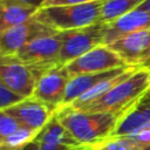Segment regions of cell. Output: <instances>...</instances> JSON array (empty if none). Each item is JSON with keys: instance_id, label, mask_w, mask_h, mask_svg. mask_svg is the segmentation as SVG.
<instances>
[{"instance_id": "1", "label": "cell", "mask_w": 150, "mask_h": 150, "mask_svg": "<svg viewBox=\"0 0 150 150\" xmlns=\"http://www.w3.org/2000/svg\"><path fill=\"white\" fill-rule=\"evenodd\" d=\"M56 116L76 142L93 145L112 135L122 115L108 111H82L61 108L57 109Z\"/></svg>"}, {"instance_id": "2", "label": "cell", "mask_w": 150, "mask_h": 150, "mask_svg": "<svg viewBox=\"0 0 150 150\" xmlns=\"http://www.w3.org/2000/svg\"><path fill=\"white\" fill-rule=\"evenodd\" d=\"M149 86L150 69L146 66L139 67L103 96L84 107L82 111H108L123 115L146 94Z\"/></svg>"}, {"instance_id": "3", "label": "cell", "mask_w": 150, "mask_h": 150, "mask_svg": "<svg viewBox=\"0 0 150 150\" xmlns=\"http://www.w3.org/2000/svg\"><path fill=\"white\" fill-rule=\"evenodd\" d=\"M103 0L79 4L42 6L34 18L54 32H67L100 22Z\"/></svg>"}, {"instance_id": "4", "label": "cell", "mask_w": 150, "mask_h": 150, "mask_svg": "<svg viewBox=\"0 0 150 150\" xmlns=\"http://www.w3.org/2000/svg\"><path fill=\"white\" fill-rule=\"evenodd\" d=\"M61 45L62 38L60 32L38 36L25 45L15 56L35 73L38 80L46 70L61 66L59 63Z\"/></svg>"}, {"instance_id": "5", "label": "cell", "mask_w": 150, "mask_h": 150, "mask_svg": "<svg viewBox=\"0 0 150 150\" xmlns=\"http://www.w3.org/2000/svg\"><path fill=\"white\" fill-rule=\"evenodd\" d=\"M107 23L96 22L94 25L67 32H60L62 45L59 56V63L64 66L77 59L93 48L103 45Z\"/></svg>"}, {"instance_id": "6", "label": "cell", "mask_w": 150, "mask_h": 150, "mask_svg": "<svg viewBox=\"0 0 150 150\" xmlns=\"http://www.w3.org/2000/svg\"><path fill=\"white\" fill-rule=\"evenodd\" d=\"M125 66L124 61L111 48L105 45H100L63 67L71 77L81 74L102 73Z\"/></svg>"}, {"instance_id": "7", "label": "cell", "mask_w": 150, "mask_h": 150, "mask_svg": "<svg viewBox=\"0 0 150 150\" xmlns=\"http://www.w3.org/2000/svg\"><path fill=\"white\" fill-rule=\"evenodd\" d=\"M0 81L11 90L26 98L33 95L36 75L15 55L0 54Z\"/></svg>"}, {"instance_id": "8", "label": "cell", "mask_w": 150, "mask_h": 150, "mask_svg": "<svg viewBox=\"0 0 150 150\" xmlns=\"http://www.w3.org/2000/svg\"><path fill=\"white\" fill-rule=\"evenodd\" d=\"M69 80L70 75L63 66L53 67L38 77L32 96L59 109L63 103Z\"/></svg>"}, {"instance_id": "9", "label": "cell", "mask_w": 150, "mask_h": 150, "mask_svg": "<svg viewBox=\"0 0 150 150\" xmlns=\"http://www.w3.org/2000/svg\"><path fill=\"white\" fill-rule=\"evenodd\" d=\"M130 67H143L150 61V29L128 34L108 45Z\"/></svg>"}, {"instance_id": "10", "label": "cell", "mask_w": 150, "mask_h": 150, "mask_svg": "<svg viewBox=\"0 0 150 150\" xmlns=\"http://www.w3.org/2000/svg\"><path fill=\"white\" fill-rule=\"evenodd\" d=\"M21 125L33 130H41L56 115L57 109L33 96L21 100L19 103L4 109Z\"/></svg>"}, {"instance_id": "11", "label": "cell", "mask_w": 150, "mask_h": 150, "mask_svg": "<svg viewBox=\"0 0 150 150\" xmlns=\"http://www.w3.org/2000/svg\"><path fill=\"white\" fill-rule=\"evenodd\" d=\"M56 33L35 19L0 32V54L15 55L25 45L38 36Z\"/></svg>"}, {"instance_id": "12", "label": "cell", "mask_w": 150, "mask_h": 150, "mask_svg": "<svg viewBox=\"0 0 150 150\" xmlns=\"http://www.w3.org/2000/svg\"><path fill=\"white\" fill-rule=\"evenodd\" d=\"M144 29H150V12L136 8L107 23L103 45L108 46L128 34Z\"/></svg>"}, {"instance_id": "13", "label": "cell", "mask_w": 150, "mask_h": 150, "mask_svg": "<svg viewBox=\"0 0 150 150\" xmlns=\"http://www.w3.org/2000/svg\"><path fill=\"white\" fill-rule=\"evenodd\" d=\"M150 122V96L145 94L120 118L111 136H129L145 128Z\"/></svg>"}, {"instance_id": "14", "label": "cell", "mask_w": 150, "mask_h": 150, "mask_svg": "<svg viewBox=\"0 0 150 150\" xmlns=\"http://www.w3.org/2000/svg\"><path fill=\"white\" fill-rule=\"evenodd\" d=\"M130 66H125V67H121V68H116V69H111V70H107L102 73H89V74H81V75L71 76L68 82L67 89H66L63 103L59 109L64 108L69 105L70 103H73L75 100H77L81 95H83L86 91H88L90 88H93L98 82L105 79L120 75L123 71H125Z\"/></svg>"}, {"instance_id": "15", "label": "cell", "mask_w": 150, "mask_h": 150, "mask_svg": "<svg viewBox=\"0 0 150 150\" xmlns=\"http://www.w3.org/2000/svg\"><path fill=\"white\" fill-rule=\"evenodd\" d=\"M0 32L33 19L39 7L12 0H0Z\"/></svg>"}, {"instance_id": "16", "label": "cell", "mask_w": 150, "mask_h": 150, "mask_svg": "<svg viewBox=\"0 0 150 150\" xmlns=\"http://www.w3.org/2000/svg\"><path fill=\"white\" fill-rule=\"evenodd\" d=\"M139 67H129L122 74L116 75V76H112V77H109V79H105V80L98 82L93 88H90L88 91H86L83 95H81L77 100H75L73 103H70L69 105H67L64 108H69V109H73V110H82L84 107H87L88 104L93 103L94 101H96L97 98H100L101 96H103L105 93H108L110 89H112L121 81H123L127 77H129Z\"/></svg>"}, {"instance_id": "17", "label": "cell", "mask_w": 150, "mask_h": 150, "mask_svg": "<svg viewBox=\"0 0 150 150\" xmlns=\"http://www.w3.org/2000/svg\"><path fill=\"white\" fill-rule=\"evenodd\" d=\"M34 143L64 145L68 148L80 145V143L75 141V138L67 130V128L61 123V121L56 115L53 118H50V121L41 129Z\"/></svg>"}, {"instance_id": "18", "label": "cell", "mask_w": 150, "mask_h": 150, "mask_svg": "<svg viewBox=\"0 0 150 150\" xmlns=\"http://www.w3.org/2000/svg\"><path fill=\"white\" fill-rule=\"evenodd\" d=\"M145 0H103L100 22L109 23L138 8Z\"/></svg>"}, {"instance_id": "19", "label": "cell", "mask_w": 150, "mask_h": 150, "mask_svg": "<svg viewBox=\"0 0 150 150\" xmlns=\"http://www.w3.org/2000/svg\"><path fill=\"white\" fill-rule=\"evenodd\" d=\"M40 131L21 125L1 143L0 150H22L35 141Z\"/></svg>"}, {"instance_id": "20", "label": "cell", "mask_w": 150, "mask_h": 150, "mask_svg": "<svg viewBox=\"0 0 150 150\" xmlns=\"http://www.w3.org/2000/svg\"><path fill=\"white\" fill-rule=\"evenodd\" d=\"M91 146L93 150H145L129 136H110Z\"/></svg>"}, {"instance_id": "21", "label": "cell", "mask_w": 150, "mask_h": 150, "mask_svg": "<svg viewBox=\"0 0 150 150\" xmlns=\"http://www.w3.org/2000/svg\"><path fill=\"white\" fill-rule=\"evenodd\" d=\"M20 127L21 124L12 115L0 109V145L9 135H12Z\"/></svg>"}, {"instance_id": "22", "label": "cell", "mask_w": 150, "mask_h": 150, "mask_svg": "<svg viewBox=\"0 0 150 150\" xmlns=\"http://www.w3.org/2000/svg\"><path fill=\"white\" fill-rule=\"evenodd\" d=\"M25 97L18 95L13 90H11L8 87H6L1 81H0V109H7L16 103H19L21 100Z\"/></svg>"}, {"instance_id": "23", "label": "cell", "mask_w": 150, "mask_h": 150, "mask_svg": "<svg viewBox=\"0 0 150 150\" xmlns=\"http://www.w3.org/2000/svg\"><path fill=\"white\" fill-rule=\"evenodd\" d=\"M100 0H45L43 6H55V5H79V4H87L94 2Z\"/></svg>"}, {"instance_id": "24", "label": "cell", "mask_w": 150, "mask_h": 150, "mask_svg": "<svg viewBox=\"0 0 150 150\" xmlns=\"http://www.w3.org/2000/svg\"><path fill=\"white\" fill-rule=\"evenodd\" d=\"M38 144L39 150H68V146L64 145H55V144H45V143H35Z\"/></svg>"}, {"instance_id": "25", "label": "cell", "mask_w": 150, "mask_h": 150, "mask_svg": "<svg viewBox=\"0 0 150 150\" xmlns=\"http://www.w3.org/2000/svg\"><path fill=\"white\" fill-rule=\"evenodd\" d=\"M12 1H18V2H22L26 5H30V6H35V7H42L45 4V0H12Z\"/></svg>"}, {"instance_id": "26", "label": "cell", "mask_w": 150, "mask_h": 150, "mask_svg": "<svg viewBox=\"0 0 150 150\" xmlns=\"http://www.w3.org/2000/svg\"><path fill=\"white\" fill-rule=\"evenodd\" d=\"M68 150H93V146H91V145L80 144V145H76V146H71V148H69Z\"/></svg>"}, {"instance_id": "27", "label": "cell", "mask_w": 150, "mask_h": 150, "mask_svg": "<svg viewBox=\"0 0 150 150\" xmlns=\"http://www.w3.org/2000/svg\"><path fill=\"white\" fill-rule=\"evenodd\" d=\"M138 8H139V9H143V11H148V12H150V0H145Z\"/></svg>"}, {"instance_id": "28", "label": "cell", "mask_w": 150, "mask_h": 150, "mask_svg": "<svg viewBox=\"0 0 150 150\" xmlns=\"http://www.w3.org/2000/svg\"><path fill=\"white\" fill-rule=\"evenodd\" d=\"M22 150H39V148H38V144H35L34 142L33 143H30V144H28L25 149H22Z\"/></svg>"}, {"instance_id": "29", "label": "cell", "mask_w": 150, "mask_h": 150, "mask_svg": "<svg viewBox=\"0 0 150 150\" xmlns=\"http://www.w3.org/2000/svg\"><path fill=\"white\" fill-rule=\"evenodd\" d=\"M146 94L150 96V86H149V89H148V91H146Z\"/></svg>"}, {"instance_id": "30", "label": "cell", "mask_w": 150, "mask_h": 150, "mask_svg": "<svg viewBox=\"0 0 150 150\" xmlns=\"http://www.w3.org/2000/svg\"><path fill=\"white\" fill-rule=\"evenodd\" d=\"M145 128H146V129H150V122H149V124H148V125H146Z\"/></svg>"}, {"instance_id": "31", "label": "cell", "mask_w": 150, "mask_h": 150, "mask_svg": "<svg viewBox=\"0 0 150 150\" xmlns=\"http://www.w3.org/2000/svg\"><path fill=\"white\" fill-rule=\"evenodd\" d=\"M146 67H148V68H149V69H150V61H149V62H148V64H146Z\"/></svg>"}, {"instance_id": "32", "label": "cell", "mask_w": 150, "mask_h": 150, "mask_svg": "<svg viewBox=\"0 0 150 150\" xmlns=\"http://www.w3.org/2000/svg\"><path fill=\"white\" fill-rule=\"evenodd\" d=\"M0 8H1V1H0Z\"/></svg>"}]
</instances>
